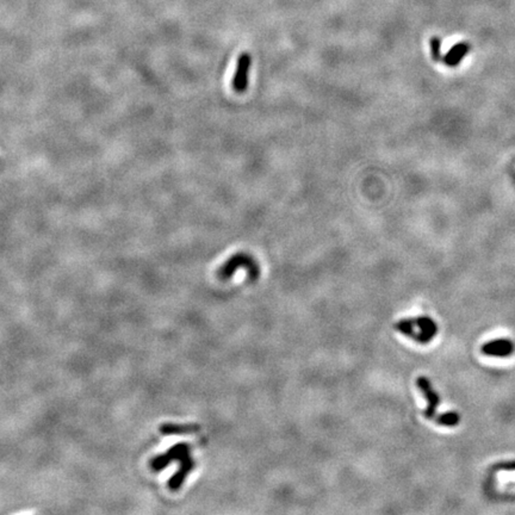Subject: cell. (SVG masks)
<instances>
[{"label":"cell","instance_id":"52a82bcc","mask_svg":"<svg viewBox=\"0 0 515 515\" xmlns=\"http://www.w3.org/2000/svg\"><path fill=\"white\" fill-rule=\"evenodd\" d=\"M198 430V426L194 424H164L161 426V432L164 434H188L194 433Z\"/></svg>","mask_w":515,"mask_h":515},{"label":"cell","instance_id":"3957f363","mask_svg":"<svg viewBox=\"0 0 515 515\" xmlns=\"http://www.w3.org/2000/svg\"><path fill=\"white\" fill-rule=\"evenodd\" d=\"M240 268H246L248 276L252 280L259 278V265L254 260V258L247 253H236L229 258L227 262L220 268L217 276L221 279H228L234 274L235 271Z\"/></svg>","mask_w":515,"mask_h":515},{"label":"cell","instance_id":"6da1fadb","mask_svg":"<svg viewBox=\"0 0 515 515\" xmlns=\"http://www.w3.org/2000/svg\"><path fill=\"white\" fill-rule=\"evenodd\" d=\"M172 462H180V470L170 480L168 486L170 490H178L184 482L186 474L194 470V460L190 456V446L188 444H178V445L173 446L165 454L155 457L150 462V468L154 471H160L165 469L167 465Z\"/></svg>","mask_w":515,"mask_h":515},{"label":"cell","instance_id":"ba28073f","mask_svg":"<svg viewBox=\"0 0 515 515\" xmlns=\"http://www.w3.org/2000/svg\"><path fill=\"white\" fill-rule=\"evenodd\" d=\"M459 415L457 414V412H445V414H442L440 416L436 418V424H442V426H448V427H452V426H456V424H459Z\"/></svg>","mask_w":515,"mask_h":515},{"label":"cell","instance_id":"5b68a950","mask_svg":"<svg viewBox=\"0 0 515 515\" xmlns=\"http://www.w3.org/2000/svg\"><path fill=\"white\" fill-rule=\"evenodd\" d=\"M416 386L422 392L428 403L427 408L424 409V416L427 418H432L434 414H436V408L438 407L440 402V397L438 394L434 392L432 384H430V382L426 377H418L416 380Z\"/></svg>","mask_w":515,"mask_h":515},{"label":"cell","instance_id":"7a4b0ae2","mask_svg":"<svg viewBox=\"0 0 515 515\" xmlns=\"http://www.w3.org/2000/svg\"><path fill=\"white\" fill-rule=\"evenodd\" d=\"M395 328L406 336L412 338L418 344H428L438 333L436 324L430 318L421 316L416 318L401 320L395 324Z\"/></svg>","mask_w":515,"mask_h":515},{"label":"cell","instance_id":"8992f818","mask_svg":"<svg viewBox=\"0 0 515 515\" xmlns=\"http://www.w3.org/2000/svg\"><path fill=\"white\" fill-rule=\"evenodd\" d=\"M515 346L510 340L508 339H498L489 341L482 346L483 354L490 356H508L514 352Z\"/></svg>","mask_w":515,"mask_h":515},{"label":"cell","instance_id":"277c9868","mask_svg":"<svg viewBox=\"0 0 515 515\" xmlns=\"http://www.w3.org/2000/svg\"><path fill=\"white\" fill-rule=\"evenodd\" d=\"M252 67V56L250 52H242L236 61L234 76L232 80V88L236 93H244L250 84V73Z\"/></svg>","mask_w":515,"mask_h":515}]
</instances>
